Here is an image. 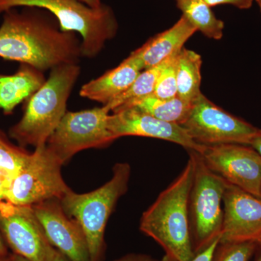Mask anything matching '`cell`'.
I'll return each mask as SVG.
<instances>
[{"mask_svg":"<svg viewBox=\"0 0 261 261\" xmlns=\"http://www.w3.org/2000/svg\"><path fill=\"white\" fill-rule=\"evenodd\" d=\"M5 12L0 27V58L44 71L59 65L78 64L82 42L76 33L63 32L53 15L27 8Z\"/></svg>","mask_w":261,"mask_h":261,"instance_id":"cell-1","label":"cell"},{"mask_svg":"<svg viewBox=\"0 0 261 261\" xmlns=\"http://www.w3.org/2000/svg\"><path fill=\"white\" fill-rule=\"evenodd\" d=\"M193 176L194 163L189 158L181 173L143 213L140 221V231L159 244L165 255L178 261H190L195 256L189 216Z\"/></svg>","mask_w":261,"mask_h":261,"instance_id":"cell-2","label":"cell"},{"mask_svg":"<svg viewBox=\"0 0 261 261\" xmlns=\"http://www.w3.org/2000/svg\"><path fill=\"white\" fill-rule=\"evenodd\" d=\"M80 72L75 63L53 68L41 88L27 99L23 116L10 128V137L21 146L45 145L67 112V102Z\"/></svg>","mask_w":261,"mask_h":261,"instance_id":"cell-3","label":"cell"},{"mask_svg":"<svg viewBox=\"0 0 261 261\" xmlns=\"http://www.w3.org/2000/svg\"><path fill=\"white\" fill-rule=\"evenodd\" d=\"M18 7L45 10L56 18L62 31L78 33L85 58L97 56L118 30L113 10L103 3L92 8L81 0H0V14Z\"/></svg>","mask_w":261,"mask_h":261,"instance_id":"cell-4","label":"cell"},{"mask_svg":"<svg viewBox=\"0 0 261 261\" xmlns=\"http://www.w3.org/2000/svg\"><path fill=\"white\" fill-rule=\"evenodd\" d=\"M130 176L128 163H116L112 178L102 187L84 194L70 190L61 200L66 214L78 221L83 229L90 261L102 260L106 226L118 200L128 191Z\"/></svg>","mask_w":261,"mask_h":261,"instance_id":"cell-5","label":"cell"},{"mask_svg":"<svg viewBox=\"0 0 261 261\" xmlns=\"http://www.w3.org/2000/svg\"><path fill=\"white\" fill-rule=\"evenodd\" d=\"M187 151L194 163L189 216L192 249L196 255L221 238L223 198L228 183L205 164L198 152Z\"/></svg>","mask_w":261,"mask_h":261,"instance_id":"cell-6","label":"cell"},{"mask_svg":"<svg viewBox=\"0 0 261 261\" xmlns=\"http://www.w3.org/2000/svg\"><path fill=\"white\" fill-rule=\"evenodd\" d=\"M63 166L47 145L36 147L25 167L10 184L5 201L33 206L53 199L61 200L70 190L62 176Z\"/></svg>","mask_w":261,"mask_h":261,"instance_id":"cell-7","label":"cell"},{"mask_svg":"<svg viewBox=\"0 0 261 261\" xmlns=\"http://www.w3.org/2000/svg\"><path fill=\"white\" fill-rule=\"evenodd\" d=\"M109 116L106 106L66 112L46 145L64 165L81 151L111 145L116 140L110 130Z\"/></svg>","mask_w":261,"mask_h":261,"instance_id":"cell-8","label":"cell"},{"mask_svg":"<svg viewBox=\"0 0 261 261\" xmlns=\"http://www.w3.org/2000/svg\"><path fill=\"white\" fill-rule=\"evenodd\" d=\"M190 137L202 145L240 144L250 145L258 128L218 107L201 94L180 125Z\"/></svg>","mask_w":261,"mask_h":261,"instance_id":"cell-9","label":"cell"},{"mask_svg":"<svg viewBox=\"0 0 261 261\" xmlns=\"http://www.w3.org/2000/svg\"><path fill=\"white\" fill-rule=\"evenodd\" d=\"M0 229L13 254L29 261H51L55 248L46 238L32 206L0 202Z\"/></svg>","mask_w":261,"mask_h":261,"instance_id":"cell-10","label":"cell"},{"mask_svg":"<svg viewBox=\"0 0 261 261\" xmlns=\"http://www.w3.org/2000/svg\"><path fill=\"white\" fill-rule=\"evenodd\" d=\"M198 152L205 164L228 183L260 197L261 155L251 146L203 145Z\"/></svg>","mask_w":261,"mask_h":261,"instance_id":"cell-11","label":"cell"},{"mask_svg":"<svg viewBox=\"0 0 261 261\" xmlns=\"http://www.w3.org/2000/svg\"><path fill=\"white\" fill-rule=\"evenodd\" d=\"M51 246L70 261H90L88 245L82 226L53 199L32 206Z\"/></svg>","mask_w":261,"mask_h":261,"instance_id":"cell-12","label":"cell"},{"mask_svg":"<svg viewBox=\"0 0 261 261\" xmlns=\"http://www.w3.org/2000/svg\"><path fill=\"white\" fill-rule=\"evenodd\" d=\"M110 114L109 128L115 140L126 136L149 137L173 142L200 152L202 145L195 142L186 130L176 123L158 119L135 107L121 108Z\"/></svg>","mask_w":261,"mask_h":261,"instance_id":"cell-13","label":"cell"},{"mask_svg":"<svg viewBox=\"0 0 261 261\" xmlns=\"http://www.w3.org/2000/svg\"><path fill=\"white\" fill-rule=\"evenodd\" d=\"M220 242H256L261 234V197L228 183L224 198Z\"/></svg>","mask_w":261,"mask_h":261,"instance_id":"cell-14","label":"cell"},{"mask_svg":"<svg viewBox=\"0 0 261 261\" xmlns=\"http://www.w3.org/2000/svg\"><path fill=\"white\" fill-rule=\"evenodd\" d=\"M143 69V63L137 49L116 68L84 84L80 96L107 106L128 90Z\"/></svg>","mask_w":261,"mask_h":261,"instance_id":"cell-15","label":"cell"},{"mask_svg":"<svg viewBox=\"0 0 261 261\" xmlns=\"http://www.w3.org/2000/svg\"><path fill=\"white\" fill-rule=\"evenodd\" d=\"M197 31L182 15L171 28L152 37L137 49L143 63L144 69L156 66L178 54L183 49L184 44Z\"/></svg>","mask_w":261,"mask_h":261,"instance_id":"cell-16","label":"cell"},{"mask_svg":"<svg viewBox=\"0 0 261 261\" xmlns=\"http://www.w3.org/2000/svg\"><path fill=\"white\" fill-rule=\"evenodd\" d=\"M42 71L27 64L20 65L15 74H0V109L11 114L15 108L27 100L45 82Z\"/></svg>","mask_w":261,"mask_h":261,"instance_id":"cell-17","label":"cell"},{"mask_svg":"<svg viewBox=\"0 0 261 261\" xmlns=\"http://www.w3.org/2000/svg\"><path fill=\"white\" fill-rule=\"evenodd\" d=\"M192 104L178 96L166 99L156 97L152 94L127 102L117 109L135 107L158 119L181 125L191 111Z\"/></svg>","mask_w":261,"mask_h":261,"instance_id":"cell-18","label":"cell"},{"mask_svg":"<svg viewBox=\"0 0 261 261\" xmlns=\"http://www.w3.org/2000/svg\"><path fill=\"white\" fill-rule=\"evenodd\" d=\"M202 58L195 51L183 48L178 54L176 67L177 96L193 103L202 94L200 91Z\"/></svg>","mask_w":261,"mask_h":261,"instance_id":"cell-19","label":"cell"},{"mask_svg":"<svg viewBox=\"0 0 261 261\" xmlns=\"http://www.w3.org/2000/svg\"><path fill=\"white\" fill-rule=\"evenodd\" d=\"M185 17L206 37L219 40L223 37L224 22L216 18L211 7L203 0H175Z\"/></svg>","mask_w":261,"mask_h":261,"instance_id":"cell-20","label":"cell"},{"mask_svg":"<svg viewBox=\"0 0 261 261\" xmlns=\"http://www.w3.org/2000/svg\"><path fill=\"white\" fill-rule=\"evenodd\" d=\"M173 56L163 62L161 64L152 67V68H147L145 70V71L141 72L140 75L136 79L135 82L130 86L128 90L120 95L119 97L116 98L114 100L110 102L107 106H105L111 112L127 102L153 93L154 87H155L161 72L167 66Z\"/></svg>","mask_w":261,"mask_h":261,"instance_id":"cell-21","label":"cell"},{"mask_svg":"<svg viewBox=\"0 0 261 261\" xmlns=\"http://www.w3.org/2000/svg\"><path fill=\"white\" fill-rule=\"evenodd\" d=\"M31 154L24 149L11 145L0 135V172L11 182L25 167Z\"/></svg>","mask_w":261,"mask_h":261,"instance_id":"cell-22","label":"cell"},{"mask_svg":"<svg viewBox=\"0 0 261 261\" xmlns=\"http://www.w3.org/2000/svg\"><path fill=\"white\" fill-rule=\"evenodd\" d=\"M257 243H221L219 241L211 261H250L255 254Z\"/></svg>","mask_w":261,"mask_h":261,"instance_id":"cell-23","label":"cell"},{"mask_svg":"<svg viewBox=\"0 0 261 261\" xmlns=\"http://www.w3.org/2000/svg\"><path fill=\"white\" fill-rule=\"evenodd\" d=\"M178 54L173 57L167 66L161 72L152 93L156 97L168 99L177 96L176 67Z\"/></svg>","mask_w":261,"mask_h":261,"instance_id":"cell-24","label":"cell"},{"mask_svg":"<svg viewBox=\"0 0 261 261\" xmlns=\"http://www.w3.org/2000/svg\"><path fill=\"white\" fill-rule=\"evenodd\" d=\"M220 241V238L216 240V241L214 242L210 246L204 250L203 251L199 252V253L196 254L195 256L193 257L190 261H211L212 259L213 255L215 250H216V247H217L218 244ZM162 261H178L176 259L173 258V257L168 256V255H165L163 257Z\"/></svg>","mask_w":261,"mask_h":261,"instance_id":"cell-25","label":"cell"},{"mask_svg":"<svg viewBox=\"0 0 261 261\" xmlns=\"http://www.w3.org/2000/svg\"><path fill=\"white\" fill-rule=\"evenodd\" d=\"M203 1L211 8L220 5H231L239 9L246 10L251 8L254 0H203Z\"/></svg>","mask_w":261,"mask_h":261,"instance_id":"cell-26","label":"cell"},{"mask_svg":"<svg viewBox=\"0 0 261 261\" xmlns=\"http://www.w3.org/2000/svg\"><path fill=\"white\" fill-rule=\"evenodd\" d=\"M112 261H162L143 253H128Z\"/></svg>","mask_w":261,"mask_h":261,"instance_id":"cell-27","label":"cell"},{"mask_svg":"<svg viewBox=\"0 0 261 261\" xmlns=\"http://www.w3.org/2000/svg\"><path fill=\"white\" fill-rule=\"evenodd\" d=\"M11 181L3 173L0 172V202L6 200Z\"/></svg>","mask_w":261,"mask_h":261,"instance_id":"cell-28","label":"cell"},{"mask_svg":"<svg viewBox=\"0 0 261 261\" xmlns=\"http://www.w3.org/2000/svg\"><path fill=\"white\" fill-rule=\"evenodd\" d=\"M250 146L258 152L261 155V129L258 128L255 135L250 141Z\"/></svg>","mask_w":261,"mask_h":261,"instance_id":"cell-29","label":"cell"},{"mask_svg":"<svg viewBox=\"0 0 261 261\" xmlns=\"http://www.w3.org/2000/svg\"><path fill=\"white\" fill-rule=\"evenodd\" d=\"M8 245L5 243V239L3 238L1 229H0V256L9 257L10 254L8 252Z\"/></svg>","mask_w":261,"mask_h":261,"instance_id":"cell-30","label":"cell"},{"mask_svg":"<svg viewBox=\"0 0 261 261\" xmlns=\"http://www.w3.org/2000/svg\"><path fill=\"white\" fill-rule=\"evenodd\" d=\"M51 261H70L63 254H62L61 252L58 251V250L55 249L54 252H53V258Z\"/></svg>","mask_w":261,"mask_h":261,"instance_id":"cell-31","label":"cell"},{"mask_svg":"<svg viewBox=\"0 0 261 261\" xmlns=\"http://www.w3.org/2000/svg\"><path fill=\"white\" fill-rule=\"evenodd\" d=\"M81 1L83 2L86 5L92 7V8H98L102 4L101 3V0H81Z\"/></svg>","mask_w":261,"mask_h":261,"instance_id":"cell-32","label":"cell"},{"mask_svg":"<svg viewBox=\"0 0 261 261\" xmlns=\"http://www.w3.org/2000/svg\"><path fill=\"white\" fill-rule=\"evenodd\" d=\"M254 255H255V261H261V244L257 243L256 250Z\"/></svg>","mask_w":261,"mask_h":261,"instance_id":"cell-33","label":"cell"},{"mask_svg":"<svg viewBox=\"0 0 261 261\" xmlns=\"http://www.w3.org/2000/svg\"><path fill=\"white\" fill-rule=\"evenodd\" d=\"M10 261H29L24 257L20 256V255H15V254H10Z\"/></svg>","mask_w":261,"mask_h":261,"instance_id":"cell-34","label":"cell"},{"mask_svg":"<svg viewBox=\"0 0 261 261\" xmlns=\"http://www.w3.org/2000/svg\"><path fill=\"white\" fill-rule=\"evenodd\" d=\"M0 261H9V257L0 256Z\"/></svg>","mask_w":261,"mask_h":261,"instance_id":"cell-35","label":"cell"},{"mask_svg":"<svg viewBox=\"0 0 261 261\" xmlns=\"http://www.w3.org/2000/svg\"><path fill=\"white\" fill-rule=\"evenodd\" d=\"M255 1H256L257 5H258L259 8H260V9L261 10V0H255Z\"/></svg>","mask_w":261,"mask_h":261,"instance_id":"cell-36","label":"cell"},{"mask_svg":"<svg viewBox=\"0 0 261 261\" xmlns=\"http://www.w3.org/2000/svg\"><path fill=\"white\" fill-rule=\"evenodd\" d=\"M256 243L258 244H261V234L260 235V237H259V238L257 239Z\"/></svg>","mask_w":261,"mask_h":261,"instance_id":"cell-37","label":"cell"},{"mask_svg":"<svg viewBox=\"0 0 261 261\" xmlns=\"http://www.w3.org/2000/svg\"><path fill=\"white\" fill-rule=\"evenodd\" d=\"M260 197H261V191H260Z\"/></svg>","mask_w":261,"mask_h":261,"instance_id":"cell-38","label":"cell"},{"mask_svg":"<svg viewBox=\"0 0 261 261\" xmlns=\"http://www.w3.org/2000/svg\"><path fill=\"white\" fill-rule=\"evenodd\" d=\"M9 261H10V259H9Z\"/></svg>","mask_w":261,"mask_h":261,"instance_id":"cell-39","label":"cell"},{"mask_svg":"<svg viewBox=\"0 0 261 261\" xmlns=\"http://www.w3.org/2000/svg\"></svg>","mask_w":261,"mask_h":261,"instance_id":"cell-40","label":"cell"}]
</instances>
